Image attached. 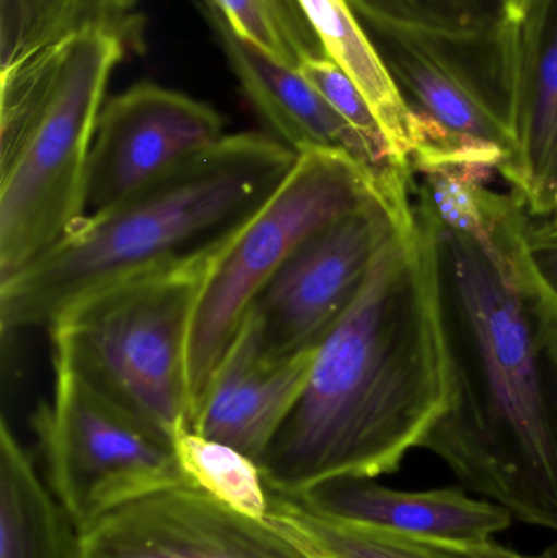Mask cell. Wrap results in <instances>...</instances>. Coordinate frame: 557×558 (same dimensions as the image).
Returning <instances> with one entry per match:
<instances>
[{
    "mask_svg": "<svg viewBox=\"0 0 557 558\" xmlns=\"http://www.w3.org/2000/svg\"><path fill=\"white\" fill-rule=\"evenodd\" d=\"M424 202L450 403L422 441L461 487L557 533V294L533 262L516 193L491 192L476 234Z\"/></svg>",
    "mask_w": 557,
    "mask_h": 558,
    "instance_id": "obj_1",
    "label": "cell"
},
{
    "mask_svg": "<svg viewBox=\"0 0 557 558\" xmlns=\"http://www.w3.org/2000/svg\"><path fill=\"white\" fill-rule=\"evenodd\" d=\"M434 244L424 202L383 245L359 295L317 347L306 386L261 462L298 497L401 468L450 403Z\"/></svg>",
    "mask_w": 557,
    "mask_h": 558,
    "instance_id": "obj_2",
    "label": "cell"
},
{
    "mask_svg": "<svg viewBox=\"0 0 557 558\" xmlns=\"http://www.w3.org/2000/svg\"><path fill=\"white\" fill-rule=\"evenodd\" d=\"M298 154L261 131L221 141L120 202L78 219L32 264L0 281L2 333L51 327L85 295L221 244Z\"/></svg>",
    "mask_w": 557,
    "mask_h": 558,
    "instance_id": "obj_3",
    "label": "cell"
},
{
    "mask_svg": "<svg viewBox=\"0 0 557 558\" xmlns=\"http://www.w3.org/2000/svg\"><path fill=\"white\" fill-rule=\"evenodd\" d=\"M128 46L82 33L0 72V281L87 215L88 160Z\"/></svg>",
    "mask_w": 557,
    "mask_h": 558,
    "instance_id": "obj_4",
    "label": "cell"
},
{
    "mask_svg": "<svg viewBox=\"0 0 557 558\" xmlns=\"http://www.w3.org/2000/svg\"><path fill=\"white\" fill-rule=\"evenodd\" d=\"M221 244L98 289L48 328L55 360L170 441L177 429L190 428V325Z\"/></svg>",
    "mask_w": 557,
    "mask_h": 558,
    "instance_id": "obj_5",
    "label": "cell"
},
{
    "mask_svg": "<svg viewBox=\"0 0 557 558\" xmlns=\"http://www.w3.org/2000/svg\"><path fill=\"white\" fill-rule=\"evenodd\" d=\"M379 196L372 177L352 157L306 150L298 154L274 193L219 245L199 286L190 325L186 377L192 418L252 302L294 248L317 229Z\"/></svg>",
    "mask_w": 557,
    "mask_h": 558,
    "instance_id": "obj_6",
    "label": "cell"
},
{
    "mask_svg": "<svg viewBox=\"0 0 557 558\" xmlns=\"http://www.w3.org/2000/svg\"><path fill=\"white\" fill-rule=\"evenodd\" d=\"M51 402L33 418L49 490L75 533L124 505L190 485L172 441L55 360Z\"/></svg>",
    "mask_w": 557,
    "mask_h": 558,
    "instance_id": "obj_7",
    "label": "cell"
},
{
    "mask_svg": "<svg viewBox=\"0 0 557 558\" xmlns=\"http://www.w3.org/2000/svg\"><path fill=\"white\" fill-rule=\"evenodd\" d=\"M356 19L409 107L512 156L517 13L489 28L464 33Z\"/></svg>",
    "mask_w": 557,
    "mask_h": 558,
    "instance_id": "obj_8",
    "label": "cell"
},
{
    "mask_svg": "<svg viewBox=\"0 0 557 558\" xmlns=\"http://www.w3.org/2000/svg\"><path fill=\"white\" fill-rule=\"evenodd\" d=\"M412 211L383 196L304 239L258 292L245 320L262 353L287 360L316 351L352 305L383 245Z\"/></svg>",
    "mask_w": 557,
    "mask_h": 558,
    "instance_id": "obj_9",
    "label": "cell"
},
{
    "mask_svg": "<svg viewBox=\"0 0 557 558\" xmlns=\"http://www.w3.org/2000/svg\"><path fill=\"white\" fill-rule=\"evenodd\" d=\"M75 558H313L268 520L245 517L192 485L118 508L77 533Z\"/></svg>",
    "mask_w": 557,
    "mask_h": 558,
    "instance_id": "obj_10",
    "label": "cell"
},
{
    "mask_svg": "<svg viewBox=\"0 0 557 558\" xmlns=\"http://www.w3.org/2000/svg\"><path fill=\"white\" fill-rule=\"evenodd\" d=\"M205 101L140 82L105 104L88 160L87 215L159 179L226 136Z\"/></svg>",
    "mask_w": 557,
    "mask_h": 558,
    "instance_id": "obj_11",
    "label": "cell"
},
{
    "mask_svg": "<svg viewBox=\"0 0 557 558\" xmlns=\"http://www.w3.org/2000/svg\"><path fill=\"white\" fill-rule=\"evenodd\" d=\"M314 353L271 360L258 348L251 324L242 322L190 428L238 449L261 465L306 386Z\"/></svg>",
    "mask_w": 557,
    "mask_h": 558,
    "instance_id": "obj_12",
    "label": "cell"
},
{
    "mask_svg": "<svg viewBox=\"0 0 557 558\" xmlns=\"http://www.w3.org/2000/svg\"><path fill=\"white\" fill-rule=\"evenodd\" d=\"M317 513L411 539L473 547L509 530L513 517L463 487L408 492L383 487L375 478H336L298 495Z\"/></svg>",
    "mask_w": 557,
    "mask_h": 558,
    "instance_id": "obj_13",
    "label": "cell"
},
{
    "mask_svg": "<svg viewBox=\"0 0 557 558\" xmlns=\"http://www.w3.org/2000/svg\"><path fill=\"white\" fill-rule=\"evenodd\" d=\"M512 156L499 170L533 218L555 211L557 195V0H522L517 10Z\"/></svg>",
    "mask_w": 557,
    "mask_h": 558,
    "instance_id": "obj_14",
    "label": "cell"
},
{
    "mask_svg": "<svg viewBox=\"0 0 557 558\" xmlns=\"http://www.w3.org/2000/svg\"><path fill=\"white\" fill-rule=\"evenodd\" d=\"M203 12L252 110L264 123L265 133L294 154L313 149L346 154L372 177L379 190L378 169L365 141L316 87L300 71L275 61L239 36L218 5Z\"/></svg>",
    "mask_w": 557,
    "mask_h": 558,
    "instance_id": "obj_15",
    "label": "cell"
},
{
    "mask_svg": "<svg viewBox=\"0 0 557 558\" xmlns=\"http://www.w3.org/2000/svg\"><path fill=\"white\" fill-rule=\"evenodd\" d=\"M144 28L140 0H0V72L82 33H107L141 51Z\"/></svg>",
    "mask_w": 557,
    "mask_h": 558,
    "instance_id": "obj_16",
    "label": "cell"
},
{
    "mask_svg": "<svg viewBox=\"0 0 557 558\" xmlns=\"http://www.w3.org/2000/svg\"><path fill=\"white\" fill-rule=\"evenodd\" d=\"M74 526L7 420L0 425V558H75Z\"/></svg>",
    "mask_w": 557,
    "mask_h": 558,
    "instance_id": "obj_17",
    "label": "cell"
},
{
    "mask_svg": "<svg viewBox=\"0 0 557 558\" xmlns=\"http://www.w3.org/2000/svg\"><path fill=\"white\" fill-rule=\"evenodd\" d=\"M327 54L355 82L375 113L396 159L409 167L415 113L392 81L347 0H300Z\"/></svg>",
    "mask_w": 557,
    "mask_h": 558,
    "instance_id": "obj_18",
    "label": "cell"
},
{
    "mask_svg": "<svg viewBox=\"0 0 557 558\" xmlns=\"http://www.w3.org/2000/svg\"><path fill=\"white\" fill-rule=\"evenodd\" d=\"M268 521L313 558H474L468 547L411 539L317 513L290 495L270 492Z\"/></svg>",
    "mask_w": 557,
    "mask_h": 558,
    "instance_id": "obj_19",
    "label": "cell"
},
{
    "mask_svg": "<svg viewBox=\"0 0 557 558\" xmlns=\"http://www.w3.org/2000/svg\"><path fill=\"white\" fill-rule=\"evenodd\" d=\"M172 446L192 487L206 492L238 513L267 520L270 490L257 462L189 426L173 433Z\"/></svg>",
    "mask_w": 557,
    "mask_h": 558,
    "instance_id": "obj_20",
    "label": "cell"
},
{
    "mask_svg": "<svg viewBox=\"0 0 557 558\" xmlns=\"http://www.w3.org/2000/svg\"><path fill=\"white\" fill-rule=\"evenodd\" d=\"M239 36L293 71L327 58L319 33L300 0H216Z\"/></svg>",
    "mask_w": 557,
    "mask_h": 558,
    "instance_id": "obj_21",
    "label": "cell"
},
{
    "mask_svg": "<svg viewBox=\"0 0 557 558\" xmlns=\"http://www.w3.org/2000/svg\"><path fill=\"white\" fill-rule=\"evenodd\" d=\"M355 15L444 32H480L517 13L513 0H347Z\"/></svg>",
    "mask_w": 557,
    "mask_h": 558,
    "instance_id": "obj_22",
    "label": "cell"
},
{
    "mask_svg": "<svg viewBox=\"0 0 557 558\" xmlns=\"http://www.w3.org/2000/svg\"><path fill=\"white\" fill-rule=\"evenodd\" d=\"M529 247L533 262L557 294V216L529 219Z\"/></svg>",
    "mask_w": 557,
    "mask_h": 558,
    "instance_id": "obj_23",
    "label": "cell"
},
{
    "mask_svg": "<svg viewBox=\"0 0 557 558\" xmlns=\"http://www.w3.org/2000/svg\"><path fill=\"white\" fill-rule=\"evenodd\" d=\"M468 550L474 558H557V541L542 553L532 554V556L506 549L500 544L494 543V539L489 543L480 544V546L468 547Z\"/></svg>",
    "mask_w": 557,
    "mask_h": 558,
    "instance_id": "obj_24",
    "label": "cell"
},
{
    "mask_svg": "<svg viewBox=\"0 0 557 558\" xmlns=\"http://www.w3.org/2000/svg\"><path fill=\"white\" fill-rule=\"evenodd\" d=\"M199 7L202 10L211 9V7L218 5L216 0H198Z\"/></svg>",
    "mask_w": 557,
    "mask_h": 558,
    "instance_id": "obj_25",
    "label": "cell"
},
{
    "mask_svg": "<svg viewBox=\"0 0 557 558\" xmlns=\"http://www.w3.org/2000/svg\"><path fill=\"white\" fill-rule=\"evenodd\" d=\"M552 215H556L557 216V195H556V205H555V211L552 213Z\"/></svg>",
    "mask_w": 557,
    "mask_h": 558,
    "instance_id": "obj_26",
    "label": "cell"
},
{
    "mask_svg": "<svg viewBox=\"0 0 557 558\" xmlns=\"http://www.w3.org/2000/svg\"><path fill=\"white\" fill-rule=\"evenodd\" d=\"M513 2H516L517 9H519L520 2H522V0H513Z\"/></svg>",
    "mask_w": 557,
    "mask_h": 558,
    "instance_id": "obj_27",
    "label": "cell"
}]
</instances>
